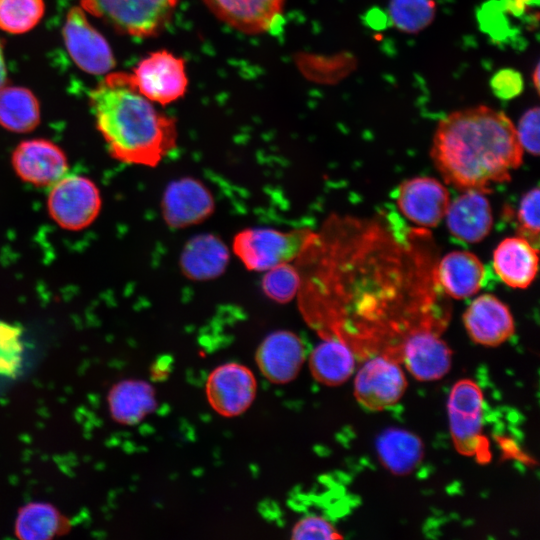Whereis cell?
<instances>
[{
	"label": "cell",
	"instance_id": "obj_29",
	"mask_svg": "<svg viewBox=\"0 0 540 540\" xmlns=\"http://www.w3.org/2000/svg\"><path fill=\"white\" fill-rule=\"evenodd\" d=\"M24 355L22 328L0 320V378H16L22 370Z\"/></svg>",
	"mask_w": 540,
	"mask_h": 540
},
{
	"label": "cell",
	"instance_id": "obj_12",
	"mask_svg": "<svg viewBox=\"0 0 540 540\" xmlns=\"http://www.w3.org/2000/svg\"><path fill=\"white\" fill-rule=\"evenodd\" d=\"M396 203L408 220L422 228H432L445 217L450 197L446 187L438 180L415 177L399 185Z\"/></svg>",
	"mask_w": 540,
	"mask_h": 540
},
{
	"label": "cell",
	"instance_id": "obj_18",
	"mask_svg": "<svg viewBox=\"0 0 540 540\" xmlns=\"http://www.w3.org/2000/svg\"><path fill=\"white\" fill-rule=\"evenodd\" d=\"M229 26L247 33L267 31L282 13L285 0H203Z\"/></svg>",
	"mask_w": 540,
	"mask_h": 540
},
{
	"label": "cell",
	"instance_id": "obj_21",
	"mask_svg": "<svg viewBox=\"0 0 540 540\" xmlns=\"http://www.w3.org/2000/svg\"><path fill=\"white\" fill-rule=\"evenodd\" d=\"M493 268L506 285L525 289L537 274L538 248L521 236L505 238L493 252Z\"/></svg>",
	"mask_w": 540,
	"mask_h": 540
},
{
	"label": "cell",
	"instance_id": "obj_19",
	"mask_svg": "<svg viewBox=\"0 0 540 540\" xmlns=\"http://www.w3.org/2000/svg\"><path fill=\"white\" fill-rule=\"evenodd\" d=\"M230 251L225 242L212 233L190 238L182 248L181 273L193 281H208L221 276L229 263Z\"/></svg>",
	"mask_w": 540,
	"mask_h": 540
},
{
	"label": "cell",
	"instance_id": "obj_20",
	"mask_svg": "<svg viewBox=\"0 0 540 540\" xmlns=\"http://www.w3.org/2000/svg\"><path fill=\"white\" fill-rule=\"evenodd\" d=\"M485 278V266L470 251H451L436 265L437 282L453 299L461 300L476 294L484 285Z\"/></svg>",
	"mask_w": 540,
	"mask_h": 540
},
{
	"label": "cell",
	"instance_id": "obj_14",
	"mask_svg": "<svg viewBox=\"0 0 540 540\" xmlns=\"http://www.w3.org/2000/svg\"><path fill=\"white\" fill-rule=\"evenodd\" d=\"M465 329L477 344L496 347L515 332V323L508 306L492 294L474 299L463 314Z\"/></svg>",
	"mask_w": 540,
	"mask_h": 540
},
{
	"label": "cell",
	"instance_id": "obj_13",
	"mask_svg": "<svg viewBox=\"0 0 540 540\" xmlns=\"http://www.w3.org/2000/svg\"><path fill=\"white\" fill-rule=\"evenodd\" d=\"M255 359L266 379L275 384H286L299 374L306 359V352L296 333L277 330L262 340Z\"/></svg>",
	"mask_w": 540,
	"mask_h": 540
},
{
	"label": "cell",
	"instance_id": "obj_11",
	"mask_svg": "<svg viewBox=\"0 0 540 540\" xmlns=\"http://www.w3.org/2000/svg\"><path fill=\"white\" fill-rule=\"evenodd\" d=\"M215 209L210 189L200 180L183 177L170 182L164 190L161 212L172 229H183L208 219Z\"/></svg>",
	"mask_w": 540,
	"mask_h": 540
},
{
	"label": "cell",
	"instance_id": "obj_3",
	"mask_svg": "<svg viewBox=\"0 0 540 540\" xmlns=\"http://www.w3.org/2000/svg\"><path fill=\"white\" fill-rule=\"evenodd\" d=\"M316 237L307 228H246L234 236L232 250L248 270L265 272L303 256Z\"/></svg>",
	"mask_w": 540,
	"mask_h": 540
},
{
	"label": "cell",
	"instance_id": "obj_15",
	"mask_svg": "<svg viewBox=\"0 0 540 540\" xmlns=\"http://www.w3.org/2000/svg\"><path fill=\"white\" fill-rule=\"evenodd\" d=\"M402 357L406 369L419 381L439 380L452 365L450 347L428 328H418L407 335Z\"/></svg>",
	"mask_w": 540,
	"mask_h": 540
},
{
	"label": "cell",
	"instance_id": "obj_16",
	"mask_svg": "<svg viewBox=\"0 0 540 540\" xmlns=\"http://www.w3.org/2000/svg\"><path fill=\"white\" fill-rule=\"evenodd\" d=\"M12 165L22 180L36 186H51L68 169L64 152L45 139L21 142L12 154Z\"/></svg>",
	"mask_w": 540,
	"mask_h": 540
},
{
	"label": "cell",
	"instance_id": "obj_23",
	"mask_svg": "<svg viewBox=\"0 0 540 540\" xmlns=\"http://www.w3.org/2000/svg\"><path fill=\"white\" fill-rule=\"evenodd\" d=\"M375 448L380 463L396 476L412 473L424 456L420 437L403 428L383 430L376 438Z\"/></svg>",
	"mask_w": 540,
	"mask_h": 540
},
{
	"label": "cell",
	"instance_id": "obj_22",
	"mask_svg": "<svg viewBox=\"0 0 540 540\" xmlns=\"http://www.w3.org/2000/svg\"><path fill=\"white\" fill-rule=\"evenodd\" d=\"M107 402L112 419L127 426L141 422L157 405L154 387L139 379H126L114 384L108 392Z\"/></svg>",
	"mask_w": 540,
	"mask_h": 540
},
{
	"label": "cell",
	"instance_id": "obj_33",
	"mask_svg": "<svg viewBox=\"0 0 540 540\" xmlns=\"http://www.w3.org/2000/svg\"><path fill=\"white\" fill-rule=\"evenodd\" d=\"M518 141L523 150L534 156L539 155V108L527 110L519 120L516 129Z\"/></svg>",
	"mask_w": 540,
	"mask_h": 540
},
{
	"label": "cell",
	"instance_id": "obj_17",
	"mask_svg": "<svg viewBox=\"0 0 540 540\" xmlns=\"http://www.w3.org/2000/svg\"><path fill=\"white\" fill-rule=\"evenodd\" d=\"M451 235L465 243H478L488 236L493 227V214L485 193L463 191L449 203L445 214Z\"/></svg>",
	"mask_w": 540,
	"mask_h": 540
},
{
	"label": "cell",
	"instance_id": "obj_35",
	"mask_svg": "<svg viewBox=\"0 0 540 540\" xmlns=\"http://www.w3.org/2000/svg\"><path fill=\"white\" fill-rule=\"evenodd\" d=\"M6 81V66L3 55V48L0 42V88H2Z\"/></svg>",
	"mask_w": 540,
	"mask_h": 540
},
{
	"label": "cell",
	"instance_id": "obj_26",
	"mask_svg": "<svg viewBox=\"0 0 540 540\" xmlns=\"http://www.w3.org/2000/svg\"><path fill=\"white\" fill-rule=\"evenodd\" d=\"M39 122V103L30 90L17 86L0 88L1 126L12 132L25 133L36 128Z\"/></svg>",
	"mask_w": 540,
	"mask_h": 540
},
{
	"label": "cell",
	"instance_id": "obj_36",
	"mask_svg": "<svg viewBox=\"0 0 540 540\" xmlns=\"http://www.w3.org/2000/svg\"><path fill=\"white\" fill-rule=\"evenodd\" d=\"M534 80H535V86H536V88L538 90V86H539V67H538V65L535 68Z\"/></svg>",
	"mask_w": 540,
	"mask_h": 540
},
{
	"label": "cell",
	"instance_id": "obj_7",
	"mask_svg": "<svg viewBox=\"0 0 540 540\" xmlns=\"http://www.w3.org/2000/svg\"><path fill=\"white\" fill-rule=\"evenodd\" d=\"M205 393L215 412L224 417H236L252 405L257 394V381L247 366L227 362L209 373Z\"/></svg>",
	"mask_w": 540,
	"mask_h": 540
},
{
	"label": "cell",
	"instance_id": "obj_28",
	"mask_svg": "<svg viewBox=\"0 0 540 540\" xmlns=\"http://www.w3.org/2000/svg\"><path fill=\"white\" fill-rule=\"evenodd\" d=\"M389 16L394 26L406 33H417L434 19V0H390Z\"/></svg>",
	"mask_w": 540,
	"mask_h": 540
},
{
	"label": "cell",
	"instance_id": "obj_25",
	"mask_svg": "<svg viewBox=\"0 0 540 540\" xmlns=\"http://www.w3.org/2000/svg\"><path fill=\"white\" fill-rule=\"evenodd\" d=\"M312 376L323 385L339 386L355 370L351 348L340 338L330 337L320 342L309 355Z\"/></svg>",
	"mask_w": 540,
	"mask_h": 540
},
{
	"label": "cell",
	"instance_id": "obj_1",
	"mask_svg": "<svg viewBox=\"0 0 540 540\" xmlns=\"http://www.w3.org/2000/svg\"><path fill=\"white\" fill-rule=\"evenodd\" d=\"M430 154L446 183L461 191L487 193L511 179L522 164L523 149L503 112L477 106L439 122Z\"/></svg>",
	"mask_w": 540,
	"mask_h": 540
},
{
	"label": "cell",
	"instance_id": "obj_9",
	"mask_svg": "<svg viewBox=\"0 0 540 540\" xmlns=\"http://www.w3.org/2000/svg\"><path fill=\"white\" fill-rule=\"evenodd\" d=\"M131 76L147 99L161 105L182 97L188 85L183 59L166 50L153 52L144 58Z\"/></svg>",
	"mask_w": 540,
	"mask_h": 540
},
{
	"label": "cell",
	"instance_id": "obj_24",
	"mask_svg": "<svg viewBox=\"0 0 540 540\" xmlns=\"http://www.w3.org/2000/svg\"><path fill=\"white\" fill-rule=\"evenodd\" d=\"M72 529L70 519L47 502H30L18 509L14 533L21 540H49Z\"/></svg>",
	"mask_w": 540,
	"mask_h": 540
},
{
	"label": "cell",
	"instance_id": "obj_31",
	"mask_svg": "<svg viewBox=\"0 0 540 540\" xmlns=\"http://www.w3.org/2000/svg\"><path fill=\"white\" fill-rule=\"evenodd\" d=\"M519 236L538 248L539 243V188L527 191L520 200L517 210Z\"/></svg>",
	"mask_w": 540,
	"mask_h": 540
},
{
	"label": "cell",
	"instance_id": "obj_5",
	"mask_svg": "<svg viewBox=\"0 0 540 540\" xmlns=\"http://www.w3.org/2000/svg\"><path fill=\"white\" fill-rule=\"evenodd\" d=\"M179 0H80L81 7L116 31L134 37L157 35Z\"/></svg>",
	"mask_w": 540,
	"mask_h": 540
},
{
	"label": "cell",
	"instance_id": "obj_30",
	"mask_svg": "<svg viewBox=\"0 0 540 540\" xmlns=\"http://www.w3.org/2000/svg\"><path fill=\"white\" fill-rule=\"evenodd\" d=\"M301 285V275L291 263L281 264L265 271L261 280L263 293L270 300L281 304L294 299Z\"/></svg>",
	"mask_w": 540,
	"mask_h": 540
},
{
	"label": "cell",
	"instance_id": "obj_32",
	"mask_svg": "<svg viewBox=\"0 0 540 540\" xmlns=\"http://www.w3.org/2000/svg\"><path fill=\"white\" fill-rule=\"evenodd\" d=\"M293 540H333L343 536L326 518L309 514L296 522L291 531Z\"/></svg>",
	"mask_w": 540,
	"mask_h": 540
},
{
	"label": "cell",
	"instance_id": "obj_27",
	"mask_svg": "<svg viewBox=\"0 0 540 540\" xmlns=\"http://www.w3.org/2000/svg\"><path fill=\"white\" fill-rule=\"evenodd\" d=\"M43 0H0V29L22 34L33 29L44 15Z\"/></svg>",
	"mask_w": 540,
	"mask_h": 540
},
{
	"label": "cell",
	"instance_id": "obj_6",
	"mask_svg": "<svg viewBox=\"0 0 540 540\" xmlns=\"http://www.w3.org/2000/svg\"><path fill=\"white\" fill-rule=\"evenodd\" d=\"M51 186L48 210L62 228L80 230L98 216L101 197L97 186L89 178L65 174Z\"/></svg>",
	"mask_w": 540,
	"mask_h": 540
},
{
	"label": "cell",
	"instance_id": "obj_8",
	"mask_svg": "<svg viewBox=\"0 0 540 540\" xmlns=\"http://www.w3.org/2000/svg\"><path fill=\"white\" fill-rule=\"evenodd\" d=\"M406 388L407 380L402 368L385 356L366 361L354 380L356 400L371 411H382L395 405Z\"/></svg>",
	"mask_w": 540,
	"mask_h": 540
},
{
	"label": "cell",
	"instance_id": "obj_4",
	"mask_svg": "<svg viewBox=\"0 0 540 540\" xmlns=\"http://www.w3.org/2000/svg\"><path fill=\"white\" fill-rule=\"evenodd\" d=\"M447 413L456 450L489 460V443L483 434L484 395L478 384L470 379L457 381L449 393Z\"/></svg>",
	"mask_w": 540,
	"mask_h": 540
},
{
	"label": "cell",
	"instance_id": "obj_34",
	"mask_svg": "<svg viewBox=\"0 0 540 540\" xmlns=\"http://www.w3.org/2000/svg\"><path fill=\"white\" fill-rule=\"evenodd\" d=\"M492 92L502 100L518 96L524 87L522 75L511 68L499 70L491 79Z\"/></svg>",
	"mask_w": 540,
	"mask_h": 540
},
{
	"label": "cell",
	"instance_id": "obj_10",
	"mask_svg": "<svg viewBox=\"0 0 540 540\" xmlns=\"http://www.w3.org/2000/svg\"><path fill=\"white\" fill-rule=\"evenodd\" d=\"M62 34L69 55L80 69L101 75L115 66L108 42L89 23L82 7H72L68 11Z\"/></svg>",
	"mask_w": 540,
	"mask_h": 540
},
{
	"label": "cell",
	"instance_id": "obj_2",
	"mask_svg": "<svg viewBox=\"0 0 540 540\" xmlns=\"http://www.w3.org/2000/svg\"><path fill=\"white\" fill-rule=\"evenodd\" d=\"M90 103L97 128L115 159L155 167L176 147L175 120L155 109L131 74H108L92 90Z\"/></svg>",
	"mask_w": 540,
	"mask_h": 540
},
{
	"label": "cell",
	"instance_id": "obj_37",
	"mask_svg": "<svg viewBox=\"0 0 540 540\" xmlns=\"http://www.w3.org/2000/svg\"><path fill=\"white\" fill-rule=\"evenodd\" d=\"M520 1L526 5H532V4L537 5L539 3V0H520Z\"/></svg>",
	"mask_w": 540,
	"mask_h": 540
}]
</instances>
